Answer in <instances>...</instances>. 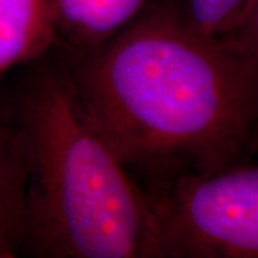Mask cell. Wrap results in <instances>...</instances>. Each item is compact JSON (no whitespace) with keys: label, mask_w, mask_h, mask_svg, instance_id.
<instances>
[{"label":"cell","mask_w":258,"mask_h":258,"mask_svg":"<svg viewBox=\"0 0 258 258\" xmlns=\"http://www.w3.org/2000/svg\"><path fill=\"white\" fill-rule=\"evenodd\" d=\"M55 40V0H0V76Z\"/></svg>","instance_id":"5b68a950"},{"label":"cell","mask_w":258,"mask_h":258,"mask_svg":"<svg viewBox=\"0 0 258 258\" xmlns=\"http://www.w3.org/2000/svg\"><path fill=\"white\" fill-rule=\"evenodd\" d=\"M19 122L20 247L39 257L155 258L144 189L88 120L68 71L33 78Z\"/></svg>","instance_id":"7a4b0ae2"},{"label":"cell","mask_w":258,"mask_h":258,"mask_svg":"<svg viewBox=\"0 0 258 258\" xmlns=\"http://www.w3.org/2000/svg\"><path fill=\"white\" fill-rule=\"evenodd\" d=\"M186 25L208 36L258 43V0H165Z\"/></svg>","instance_id":"8992f818"},{"label":"cell","mask_w":258,"mask_h":258,"mask_svg":"<svg viewBox=\"0 0 258 258\" xmlns=\"http://www.w3.org/2000/svg\"><path fill=\"white\" fill-rule=\"evenodd\" d=\"M23 171L13 137L0 131V258H9L22 244Z\"/></svg>","instance_id":"52a82bcc"},{"label":"cell","mask_w":258,"mask_h":258,"mask_svg":"<svg viewBox=\"0 0 258 258\" xmlns=\"http://www.w3.org/2000/svg\"><path fill=\"white\" fill-rule=\"evenodd\" d=\"M88 120L149 179L240 162L258 96V43L208 36L165 0L68 71Z\"/></svg>","instance_id":"6da1fadb"},{"label":"cell","mask_w":258,"mask_h":258,"mask_svg":"<svg viewBox=\"0 0 258 258\" xmlns=\"http://www.w3.org/2000/svg\"><path fill=\"white\" fill-rule=\"evenodd\" d=\"M148 0H55L56 39L62 36L83 55L125 29Z\"/></svg>","instance_id":"277c9868"},{"label":"cell","mask_w":258,"mask_h":258,"mask_svg":"<svg viewBox=\"0 0 258 258\" xmlns=\"http://www.w3.org/2000/svg\"><path fill=\"white\" fill-rule=\"evenodd\" d=\"M155 258H255L258 169L249 164L149 179Z\"/></svg>","instance_id":"3957f363"}]
</instances>
